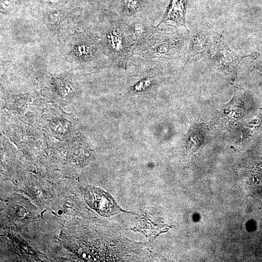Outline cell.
Here are the masks:
<instances>
[{
    "mask_svg": "<svg viewBox=\"0 0 262 262\" xmlns=\"http://www.w3.org/2000/svg\"><path fill=\"white\" fill-rule=\"evenodd\" d=\"M187 34L174 27L161 29L151 44L141 54L147 60L180 57L186 48Z\"/></svg>",
    "mask_w": 262,
    "mask_h": 262,
    "instance_id": "cell-1",
    "label": "cell"
},
{
    "mask_svg": "<svg viewBox=\"0 0 262 262\" xmlns=\"http://www.w3.org/2000/svg\"><path fill=\"white\" fill-rule=\"evenodd\" d=\"M113 61L118 66H125L134 54V44L131 37L127 21H114L105 37Z\"/></svg>",
    "mask_w": 262,
    "mask_h": 262,
    "instance_id": "cell-2",
    "label": "cell"
},
{
    "mask_svg": "<svg viewBox=\"0 0 262 262\" xmlns=\"http://www.w3.org/2000/svg\"><path fill=\"white\" fill-rule=\"evenodd\" d=\"M214 66L225 74L233 82L236 79L239 63L246 56H242L233 51L217 35L209 54Z\"/></svg>",
    "mask_w": 262,
    "mask_h": 262,
    "instance_id": "cell-3",
    "label": "cell"
},
{
    "mask_svg": "<svg viewBox=\"0 0 262 262\" xmlns=\"http://www.w3.org/2000/svg\"><path fill=\"white\" fill-rule=\"evenodd\" d=\"M127 21L131 37L134 44V54H141L151 44L161 28L140 19Z\"/></svg>",
    "mask_w": 262,
    "mask_h": 262,
    "instance_id": "cell-4",
    "label": "cell"
},
{
    "mask_svg": "<svg viewBox=\"0 0 262 262\" xmlns=\"http://www.w3.org/2000/svg\"><path fill=\"white\" fill-rule=\"evenodd\" d=\"M217 35L207 25L199 27L190 38L187 50L188 60L200 58L210 53Z\"/></svg>",
    "mask_w": 262,
    "mask_h": 262,
    "instance_id": "cell-5",
    "label": "cell"
},
{
    "mask_svg": "<svg viewBox=\"0 0 262 262\" xmlns=\"http://www.w3.org/2000/svg\"><path fill=\"white\" fill-rule=\"evenodd\" d=\"M86 194L89 205L103 216H110L122 211L110 195L100 189L90 187Z\"/></svg>",
    "mask_w": 262,
    "mask_h": 262,
    "instance_id": "cell-6",
    "label": "cell"
},
{
    "mask_svg": "<svg viewBox=\"0 0 262 262\" xmlns=\"http://www.w3.org/2000/svg\"><path fill=\"white\" fill-rule=\"evenodd\" d=\"M185 4L186 0H171L165 14L158 25L170 21L174 22L177 27L185 28Z\"/></svg>",
    "mask_w": 262,
    "mask_h": 262,
    "instance_id": "cell-7",
    "label": "cell"
},
{
    "mask_svg": "<svg viewBox=\"0 0 262 262\" xmlns=\"http://www.w3.org/2000/svg\"><path fill=\"white\" fill-rule=\"evenodd\" d=\"M126 15L131 16L138 13L142 9V0H122Z\"/></svg>",
    "mask_w": 262,
    "mask_h": 262,
    "instance_id": "cell-8",
    "label": "cell"
},
{
    "mask_svg": "<svg viewBox=\"0 0 262 262\" xmlns=\"http://www.w3.org/2000/svg\"><path fill=\"white\" fill-rule=\"evenodd\" d=\"M15 0H1L0 7L3 10H8L14 5Z\"/></svg>",
    "mask_w": 262,
    "mask_h": 262,
    "instance_id": "cell-9",
    "label": "cell"
},
{
    "mask_svg": "<svg viewBox=\"0 0 262 262\" xmlns=\"http://www.w3.org/2000/svg\"><path fill=\"white\" fill-rule=\"evenodd\" d=\"M255 56L257 68L262 72V55L258 54Z\"/></svg>",
    "mask_w": 262,
    "mask_h": 262,
    "instance_id": "cell-10",
    "label": "cell"
}]
</instances>
